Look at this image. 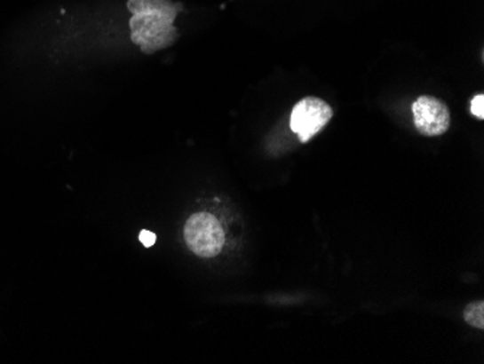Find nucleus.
Masks as SVG:
<instances>
[{"mask_svg":"<svg viewBox=\"0 0 484 364\" xmlns=\"http://www.w3.org/2000/svg\"><path fill=\"white\" fill-rule=\"evenodd\" d=\"M183 9L174 0H132V44L148 56L173 45L179 40L174 22Z\"/></svg>","mask_w":484,"mask_h":364,"instance_id":"f257e3e1","label":"nucleus"},{"mask_svg":"<svg viewBox=\"0 0 484 364\" xmlns=\"http://www.w3.org/2000/svg\"><path fill=\"white\" fill-rule=\"evenodd\" d=\"M185 240L197 257H217L225 244L221 222L209 212H196L186 221Z\"/></svg>","mask_w":484,"mask_h":364,"instance_id":"f03ea898","label":"nucleus"},{"mask_svg":"<svg viewBox=\"0 0 484 364\" xmlns=\"http://www.w3.org/2000/svg\"><path fill=\"white\" fill-rule=\"evenodd\" d=\"M332 118V107L325 100L315 96H307L296 103L290 114V130L307 143L318 132L327 127Z\"/></svg>","mask_w":484,"mask_h":364,"instance_id":"7ed1b4c3","label":"nucleus"},{"mask_svg":"<svg viewBox=\"0 0 484 364\" xmlns=\"http://www.w3.org/2000/svg\"><path fill=\"white\" fill-rule=\"evenodd\" d=\"M414 123L417 131L426 137H438L448 131L451 114L442 100L433 96H421L415 100Z\"/></svg>","mask_w":484,"mask_h":364,"instance_id":"20e7f679","label":"nucleus"},{"mask_svg":"<svg viewBox=\"0 0 484 364\" xmlns=\"http://www.w3.org/2000/svg\"><path fill=\"white\" fill-rule=\"evenodd\" d=\"M464 320L467 324L472 325L474 328H484V302H472L467 308L464 309Z\"/></svg>","mask_w":484,"mask_h":364,"instance_id":"39448f33","label":"nucleus"},{"mask_svg":"<svg viewBox=\"0 0 484 364\" xmlns=\"http://www.w3.org/2000/svg\"><path fill=\"white\" fill-rule=\"evenodd\" d=\"M472 114L476 116V118L483 119L484 118V95H476L472 99Z\"/></svg>","mask_w":484,"mask_h":364,"instance_id":"423d86ee","label":"nucleus"},{"mask_svg":"<svg viewBox=\"0 0 484 364\" xmlns=\"http://www.w3.org/2000/svg\"><path fill=\"white\" fill-rule=\"evenodd\" d=\"M139 241L142 242V246L150 249V247H153L154 244H155V241H157V235L151 233V231L142 230L141 233H139Z\"/></svg>","mask_w":484,"mask_h":364,"instance_id":"0eeeda50","label":"nucleus"}]
</instances>
